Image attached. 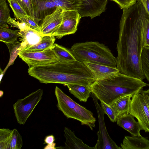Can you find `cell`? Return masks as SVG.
<instances>
[{"label":"cell","instance_id":"6da1fadb","mask_svg":"<svg viewBox=\"0 0 149 149\" xmlns=\"http://www.w3.org/2000/svg\"><path fill=\"white\" fill-rule=\"evenodd\" d=\"M117 43V68L121 73L143 80L141 56L144 47V21L149 16L140 0L123 10Z\"/></svg>","mask_w":149,"mask_h":149},{"label":"cell","instance_id":"7a4b0ae2","mask_svg":"<svg viewBox=\"0 0 149 149\" xmlns=\"http://www.w3.org/2000/svg\"><path fill=\"white\" fill-rule=\"evenodd\" d=\"M28 73L40 83L90 86L95 79L84 63L58 61L29 67Z\"/></svg>","mask_w":149,"mask_h":149},{"label":"cell","instance_id":"3957f363","mask_svg":"<svg viewBox=\"0 0 149 149\" xmlns=\"http://www.w3.org/2000/svg\"><path fill=\"white\" fill-rule=\"evenodd\" d=\"M149 84L120 72L95 81L90 86L91 93L109 105L123 97L142 91Z\"/></svg>","mask_w":149,"mask_h":149},{"label":"cell","instance_id":"277c9868","mask_svg":"<svg viewBox=\"0 0 149 149\" xmlns=\"http://www.w3.org/2000/svg\"><path fill=\"white\" fill-rule=\"evenodd\" d=\"M76 59L112 67H116L117 58L104 44L94 41L74 44L70 49Z\"/></svg>","mask_w":149,"mask_h":149},{"label":"cell","instance_id":"5b68a950","mask_svg":"<svg viewBox=\"0 0 149 149\" xmlns=\"http://www.w3.org/2000/svg\"><path fill=\"white\" fill-rule=\"evenodd\" d=\"M55 94L58 109L68 118L76 120L81 125H86L91 130H93V128L95 127L96 120L91 111L74 101L57 86L55 87Z\"/></svg>","mask_w":149,"mask_h":149},{"label":"cell","instance_id":"8992f818","mask_svg":"<svg viewBox=\"0 0 149 149\" xmlns=\"http://www.w3.org/2000/svg\"><path fill=\"white\" fill-rule=\"evenodd\" d=\"M34 18L38 23L47 15L54 12L57 7L64 10H76L80 0H31Z\"/></svg>","mask_w":149,"mask_h":149},{"label":"cell","instance_id":"52a82bcc","mask_svg":"<svg viewBox=\"0 0 149 149\" xmlns=\"http://www.w3.org/2000/svg\"><path fill=\"white\" fill-rule=\"evenodd\" d=\"M43 90L39 89L13 105L15 116L18 123L24 125L42 98Z\"/></svg>","mask_w":149,"mask_h":149},{"label":"cell","instance_id":"ba28073f","mask_svg":"<svg viewBox=\"0 0 149 149\" xmlns=\"http://www.w3.org/2000/svg\"><path fill=\"white\" fill-rule=\"evenodd\" d=\"M129 113L137 119L142 130L149 132V107L142 91L132 97Z\"/></svg>","mask_w":149,"mask_h":149},{"label":"cell","instance_id":"9c48e42d","mask_svg":"<svg viewBox=\"0 0 149 149\" xmlns=\"http://www.w3.org/2000/svg\"><path fill=\"white\" fill-rule=\"evenodd\" d=\"M96 109L98 119L99 130L97 134L98 139L94 149H122L110 136L106 127L103 111L98 102V99L91 94Z\"/></svg>","mask_w":149,"mask_h":149},{"label":"cell","instance_id":"30bf717a","mask_svg":"<svg viewBox=\"0 0 149 149\" xmlns=\"http://www.w3.org/2000/svg\"><path fill=\"white\" fill-rule=\"evenodd\" d=\"M52 48L39 52L21 51L18 54L29 67L47 64L59 61Z\"/></svg>","mask_w":149,"mask_h":149},{"label":"cell","instance_id":"8fae6325","mask_svg":"<svg viewBox=\"0 0 149 149\" xmlns=\"http://www.w3.org/2000/svg\"><path fill=\"white\" fill-rule=\"evenodd\" d=\"M81 17L77 11L63 10L62 22L52 36L59 39L65 36L74 33L77 30Z\"/></svg>","mask_w":149,"mask_h":149},{"label":"cell","instance_id":"7c38bea8","mask_svg":"<svg viewBox=\"0 0 149 149\" xmlns=\"http://www.w3.org/2000/svg\"><path fill=\"white\" fill-rule=\"evenodd\" d=\"M63 11L62 8L57 7L54 12L44 18L40 26L43 35H52L58 29L62 22Z\"/></svg>","mask_w":149,"mask_h":149},{"label":"cell","instance_id":"4fadbf2b","mask_svg":"<svg viewBox=\"0 0 149 149\" xmlns=\"http://www.w3.org/2000/svg\"><path fill=\"white\" fill-rule=\"evenodd\" d=\"M108 0H85L81 9L78 11L81 17L91 19L100 16L106 9Z\"/></svg>","mask_w":149,"mask_h":149},{"label":"cell","instance_id":"5bb4252c","mask_svg":"<svg viewBox=\"0 0 149 149\" xmlns=\"http://www.w3.org/2000/svg\"><path fill=\"white\" fill-rule=\"evenodd\" d=\"M44 36L40 32L30 28L28 26L20 30L19 33L20 46L19 51L36 45L41 40Z\"/></svg>","mask_w":149,"mask_h":149},{"label":"cell","instance_id":"9a60e30c","mask_svg":"<svg viewBox=\"0 0 149 149\" xmlns=\"http://www.w3.org/2000/svg\"><path fill=\"white\" fill-rule=\"evenodd\" d=\"M117 125L128 131L133 136H141L140 131L142 130L139 123L134 119V117L129 113L120 116L117 118Z\"/></svg>","mask_w":149,"mask_h":149},{"label":"cell","instance_id":"2e32d148","mask_svg":"<svg viewBox=\"0 0 149 149\" xmlns=\"http://www.w3.org/2000/svg\"><path fill=\"white\" fill-rule=\"evenodd\" d=\"M88 68L95 80L120 72L116 67H112L88 62L83 63Z\"/></svg>","mask_w":149,"mask_h":149},{"label":"cell","instance_id":"e0dca14e","mask_svg":"<svg viewBox=\"0 0 149 149\" xmlns=\"http://www.w3.org/2000/svg\"><path fill=\"white\" fill-rule=\"evenodd\" d=\"M120 146L122 149H149V140L141 136H125Z\"/></svg>","mask_w":149,"mask_h":149},{"label":"cell","instance_id":"ac0fdd59","mask_svg":"<svg viewBox=\"0 0 149 149\" xmlns=\"http://www.w3.org/2000/svg\"><path fill=\"white\" fill-rule=\"evenodd\" d=\"M64 136L66 139L64 149H94L84 143L81 139L77 137L74 132L70 129L65 127Z\"/></svg>","mask_w":149,"mask_h":149},{"label":"cell","instance_id":"d6986e66","mask_svg":"<svg viewBox=\"0 0 149 149\" xmlns=\"http://www.w3.org/2000/svg\"><path fill=\"white\" fill-rule=\"evenodd\" d=\"M133 96L129 95L122 97L110 105L114 111L117 118L129 113L131 98Z\"/></svg>","mask_w":149,"mask_h":149},{"label":"cell","instance_id":"ffe728a7","mask_svg":"<svg viewBox=\"0 0 149 149\" xmlns=\"http://www.w3.org/2000/svg\"><path fill=\"white\" fill-rule=\"evenodd\" d=\"M66 86L70 93L81 102H86L91 93L90 86L76 84H68Z\"/></svg>","mask_w":149,"mask_h":149},{"label":"cell","instance_id":"44dd1931","mask_svg":"<svg viewBox=\"0 0 149 149\" xmlns=\"http://www.w3.org/2000/svg\"><path fill=\"white\" fill-rule=\"evenodd\" d=\"M20 30H12L7 24L0 26V41L6 44L13 43L17 41Z\"/></svg>","mask_w":149,"mask_h":149},{"label":"cell","instance_id":"7402d4cb","mask_svg":"<svg viewBox=\"0 0 149 149\" xmlns=\"http://www.w3.org/2000/svg\"><path fill=\"white\" fill-rule=\"evenodd\" d=\"M55 40L54 36L52 35L44 36L42 37L41 41L38 44L30 47L23 51L39 52L52 48Z\"/></svg>","mask_w":149,"mask_h":149},{"label":"cell","instance_id":"603a6c76","mask_svg":"<svg viewBox=\"0 0 149 149\" xmlns=\"http://www.w3.org/2000/svg\"><path fill=\"white\" fill-rule=\"evenodd\" d=\"M52 49L59 61L68 62L76 60L70 50L62 46L54 43Z\"/></svg>","mask_w":149,"mask_h":149},{"label":"cell","instance_id":"cb8c5ba5","mask_svg":"<svg viewBox=\"0 0 149 149\" xmlns=\"http://www.w3.org/2000/svg\"><path fill=\"white\" fill-rule=\"evenodd\" d=\"M141 64L143 74L149 82V46L145 47L142 52Z\"/></svg>","mask_w":149,"mask_h":149},{"label":"cell","instance_id":"d4e9b609","mask_svg":"<svg viewBox=\"0 0 149 149\" xmlns=\"http://www.w3.org/2000/svg\"><path fill=\"white\" fill-rule=\"evenodd\" d=\"M22 145L21 135L16 128L13 129L9 142V149H20Z\"/></svg>","mask_w":149,"mask_h":149},{"label":"cell","instance_id":"484cf974","mask_svg":"<svg viewBox=\"0 0 149 149\" xmlns=\"http://www.w3.org/2000/svg\"><path fill=\"white\" fill-rule=\"evenodd\" d=\"M12 130L8 128L0 129V149H9V144Z\"/></svg>","mask_w":149,"mask_h":149},{"label":"cell","instance_id":"4316f807","mask_svg":"<svg viewBox=\"0 0 149 149\" xmlns=\"http://www.w3.org/2000/svg\"><path fill=\"white\" fill-rule=\"evenodd\" d=\"M10 10L6 0H0V26L7 24Z\"/></svg>","mask_w":149,"mask_h":149},{"label":"cell","instance_id":"83f0119b","mask_svg":"<svg viewBox=\"0 0 149 149\" xmlns=\"http://www.w3.org/2000/svg\"><path fill=\"white\" fill-rule=\"evenodd\" d=\"M16 19L25 23L30 28L40 32V25L33 18L27 15H19Z\"/></svg>","mask_w":149,"mask_h":149},{"label":"cell","instance_id":"f1b7e54d","mask_svg":"<svg viewBox=\"0 0 149 149\" xmlns=\"http://www.w3.org/2000/svg\"><path fill=\"white\" fill-rule=\"evenodd\" d=\"M17 0L27 15L33 18L35 20L34 11L31 0Z\"/></svg>","mask_w":149,"mask_h":149},{"label":"cell","instance_id":"f546056e","mask_svg":"<svg viewBox=\"0 0 149 149\" xmlns=\"http://www.w3.org/2000/svg\"><path fill=\"white\" fill-rule=\"evenodd\" d=\"M8 47L10 53V65L12 64L15 58L17 57L19 52V48L20 46V43L18 41L13 43L6 44Z\"/></svg>","mask_w":149,"mask_h":149},{"label":"cell","instance_id":"4dcf8cb0","mask_svg":"<svg viewBox=\"0 0 149 149\" xmlns=\"http://www.w3.org/2000/svg\"><path fill=\"white\" fill-rule=\"evenodd\" d=\"M8 1L16 18L19 15H27L17 0H8Z\"/></svg>","mask_w":149,"mask_h":149},{"label":"cell","instance_id":"1f68e13d","mask_svg":"<svg viewBox=\"0 0 149 149\" xmlns=\"http://www.w3.org/2000/svg\"><path fill=\"white\" fill-rule=\"evenodd\" d=\"M101 106L104 114H106L112 122H116L117 117L114 111L110 105L104 102L100 101Z\"/></svg>","mask_w":149,"mask_h":149},{"label":"cell","instance_id":"d6a6232c","mask_svg":"<svg viewBox=\"0 0 149 149\" xmlns=\"http://www.w3.org/2000/svg\"><path fill=\"white\" fill-rule=\"evenodd\" d=\"M143 26V40L144 47L149 46V16L145 19Z\"/></svg>","mask_w":149,"mask_h":149},{"label":"cell","instance_id":"836d02e7","mask_svg":"<svg viewBox=\"0 0 149 149\" xmlns=\"http://www.w3.org/2000/svg\"><path fill=\"white\" fill-rule=\"evenodd\" d=\"M117 3L123 10L127 9L135 4L137 0H110Z\"/></svg>","mask_w":149,"mask_h":149},{"label":"cell","instance_id":"e575fe53","mask_svg":"<svg viewBox=\"0 0 149 149\" xmlns=\"http://www.w3.org/2000/svg\"><path fill=\"white\" fill-rule=\"evenodd\" d=\"M7 23L9 24L11 27H16L19 29L20 23L19 21H16L14 19L9 16L7 20Z\"/></svg>","mask_w":149,"mask_h":149},{"label":"cell","instance_id":"d590c367","mask_svg":"<svg viewBox=\"0 0 149 149\" xmlns=\"http://www.w3.org/2000/svg\"><path fill=\"white\" fill-rule=\"evenodd\" d=\"M55 139L54 136L52 135H50L46 136L45 138L44 144H50L54 142Z\"/></svg>","mask_w":149,"mask_h":149},{"label":"cell","instance_id":"8d00e7d4","mask_svg":"<svg viewBox=\"0 0 149 149\" xmlns=\"http://www.w3.org/2000/svg\"><path fill=\"white\" fill-rule=\"evenodd\" d=\"M143 93L149 107V88L146 90L142 91Z\"/></svg>","mask_w":149,"mask_h":149},{"label":"cell","instance_id":"74e56055","mask_svg":"<svg viewBox=\"0 0 149 149\" xmlns=\"http://www.w3.org/2000/svg\"><path fill=\"white\" fill-rule=\"evenodd\" d=\"M56 143H53L50 144H47L45 148L44 149H55L56 148Z\"/></svg>","mask_w":149,"mask_h":149},{"label":"cell","instance_id":"f35d334b","mask_svg":"<svg viewBox=\"0 0 149 149\" xmlns=\"http://www.w3.org/2000/svg\"><path fill=\"white\" fill-rule=\"evenodd\" d=\"M145 3L144 7L149 15V0H145Z\"/></svg>","mask_w":149,"mask_h":149},{"label":"cell","instance_id":"ab89813d","mask_svg":"<svg viewBox=\"0 0 149 149\" xmlns=\"http://www.w3.org/2000/svg\"><path fill=\"white\" fill-rule=\"evenodd\" d=\"M3 92L2 91H0V96L1 97L3 96Z\"/></svg>","mask_w":149,"mask_h":149},{"label":"cell","instance_id":"60d3db41","mask_svg":"<svg viewBox=\"0 0 149 149\" xmlns=\"http://www.w3.org/2000/svg\"><path fill=\"white\" fill-rule=\"evenodd\" d=\"M142 2V3H143V4L145 6V0H140Z\"/></svg>","mask_w":149,"mask_h":149},{"label":"cell","instance_id":"b9f144b4","mask_svg":"<svg viewBox=\"0 0 149 149\" xmlns=\"http://www.w3.org/2000/svg\"><path fill=\"white\" fill-rule=\"evenodd\" d=\"M0 73H1V72ZM2 74H3V72H2ZM3 75H1V74L0 75V77H1V79H0V81H1V78H2V77H3Z\"/></svg>","mask_w":149,"mask_h":149},{"label":"cell","instance_id":"7bdbcfd3","mask_svg":"<svg viewBox=\"0 0 149 149\" xmlns=\"http://www.w3.org/2000/svg\"><path fill=\"white\" fill-rule=\"evenodd\" d=\"M8 1V0H7Z\"/></svg>","mask_w":149,"mask_h":149}]
</instances>
